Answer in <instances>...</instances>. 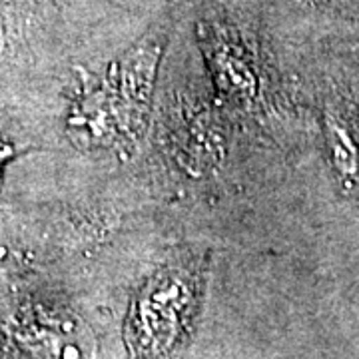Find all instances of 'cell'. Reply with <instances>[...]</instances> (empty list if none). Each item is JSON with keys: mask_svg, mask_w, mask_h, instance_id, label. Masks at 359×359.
<instances>
[{"mask_svg": "<svg viewBox=\"0 0 359 359\" xmlns=\"http://www.w3.org/2000/svg\"><path fill=\"white\" fill-rule=\"evenodd\" d=\"M14 154H16V150H14L13 144L0 140V180H2V174H4V168L13 160Z\"/></svg>", "mask_w": 359, "mask_h": 359, "instance_id": "cell-6", "label": "cell"}, {"mask_svg": "<svg viewBox=\"0 0 359 359\" xmlns=\"http://www.w3.org/2000/svg\"><path fill=\"white\" fill-rule=\"evenodd\" d=\"M160 58L162 42L154 36L142 39L80 94L120 144L138 140L146 126Z\"/></svg>", "mask_w": 359, "mask_h": 359, "instance_id": "cell-2", "label": "cell"}, {"mask_svg": "<svg viewBox=\"0 0 359 359\" xmlns=\"http://www.w3.org/2000/svg\"><path fill=\"white\" fill-rule=\"evenodd\" d=\"M4 48H6V28H4L2 18H0V58L4 54Z\"/></svg>", "mask_w": 359, "mask_h": 359, "instance_id": "cell-7", "label": "cell"}, {"mask_svg": "<svg viewBox=\"0 0 359 359\" xmlns=\"http://www.w3.org/2000/svg\"><path fill=\"white\" fill-rule=\"evenodd\" d=\"M13 335L30 359L88 358V334L74 316L39 309L16 321Z\"/></svg>", "mask_w": 359, "mask_h": 359, "instance_id": "cell-3", "label": "cell"}, {"mask_svg": "<svg viewBox=\"0 0 359 359\" xmlns=\"http://www.w3.org/2000/svg\"><path fill=\"white\" fill-rule=\"evenodd\" d=\"M323 134L330 164L346 190L359 184V142L347 116L337 108H327L323 114Z\"/></svg>", "mask_w": 359, "mask_h": 359, "instance_id": "cell-4", "label": "cell"}, {"mask_svg": "<svg viewBox=\"0 0 359 359\" xmlns=\"http://www.w3.org/2000/svg\"><path fill=\"white\" fill-rule=\"evenodd\" d=\"M202 278L190 266H166L130 302L124 341L132 359H178L200 309Z\"/></svg>", "mask_w": 359, "mask_h": 359, "instance_id": "cell-1", "label": "cell"}, {"mask_svg": "<svg viewBox=\"0 0 359 359\" xmlns=\"http://www.w3.org/2000/svg\"><path fill=\"white\" fill-rule=\"evenodd\" d=\"M214 78L218 86L231 98L250 100L256 94V76L252 66L248 65L242 52L231 44H216L212 50Z\"/></svg>", "mask_w": 359, "mask_h": 359, "instance_id": "cell-5", "label": "cell"}]
</instances>
